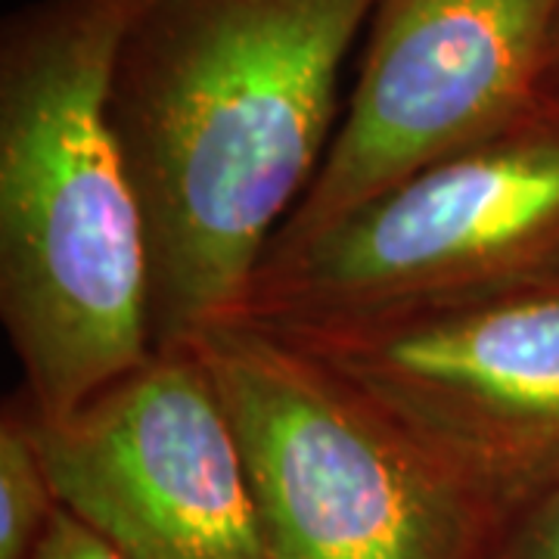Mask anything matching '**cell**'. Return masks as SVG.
<instances>
[{"instance_id": "277c9868", "label": "cell", "mask_w": 559, "mask_h": 559, "mask_svg": "<svg viewBox=\"0 0 559 559\" xmlns=\"http://www.w3.org/2000/svg\"><path fill=\"white\" fill-rule=\"evenodd\" d=\"M559 277V100L271 242L240 318L314 323Z\"/></svg>"}, {"instance_id": "30bf717a", "label": "cell", "mask_w": 559, "mask_h": 559, "mask_svg": "<svg viewBox=\"0 0 559 559\" xmlns=\"http://www.w3.org/2000/svg\"><path fill=\"white\" fill-rule=\"evenodd\" d=\"M28 559H124L109 547L106 540L91 532L81 520H75L69 510H57V516L50 522L47 535L40 538L38 550Z\"/></svg>"}, {"instance_id": "6da1fadb", "label": "cell", "mask_w": 559, "mask_h": 559, "mask_svg": "<svg viewBox=\"0 0 559 559\" xmlns=\"http://www.w3.org/2000/svg\"><path fill=\"white\" fill-rule=\"evenodd\" d=\"M377 0H131L112 121L153 255V348L240 318L336 138Z\"/></svg>"}, {"instance_id": "7a4b0ae2", "label": "cell", "mask_w": 559, "mask_h": 559, "mask_svg": "<svg viewBox=\"0 0 559 559\" xmlns=\"http://www.w3.org/2000/svg\"><path fill=\"white\" fill-rule=\"evenodd\" d=\"M131 0H35L0 35V318L40 419L153 352V255L112 121Z\"/></svg>"}, {"instance_id": "8992f818", "label": "cell", "mask_w": 559, "mask_h": 559, "mask_svg": "<svg viewBox=\"0 0 559 559\" xmlns=\"http://www.w3.org/2000/svg\"><path fill=\"white\" fill-rule=\"evenodd\" d=\"M557 66L559 0H377L333 146L277 240L507 128L547 97Z\"/></svg>"}, {"instance_id": "9c48e42d", "label": "cell", "mask_w": 559, "mask_h": 559, "mask_svg": "<svg viewBox=\"0 0 559 559\" xmlns=\"http://www.w3.org/2000/svg\"><path fill=\"white\" fill-rule=\"evenodd\" d=\"M488 559H559V485L500 522Z\"/></svg>"}, {"instance_id": "ba28073f", "label": "cell", "mask_w": 559, "mask_h": 559, "mask_svg": "<svg viewBox=\"0 0 559 559\" xmlns=\"http://www.w3.org/2000/svg\"><path fill=\"white\" fill-rule=\"evenodd\" d=\"M60 510L35 432V407L22 389L0 414V559H28Z\"/></svg>"}, {"instance_id": "52a82bcc", "label": "cell", "mask_w": 559, "mask_h": 559, "mask_svg": "<svg viewBox=\"0 0 559 559\" xmlns=\"http://www.w3.org/2000/svg\"><path fill=\"white\" fill-rule=\"evenodd\" d=\"M62 510L124 559H267L240 441L190 345L153 348L62 419L35 414Z\"/></svg>"}, {"instance_id": "8fae6325", "label": "cell", "mask_w": 559, "mask_h": 559, "mask_svg": "<svg viewBox=\"0 0 559 559\" xmlns=\"http://www.w3.org/2000/svg\"><path fill=\"white\" fill-rule=\"evenodd\" d=\"M547 97H557L559 100V66L557 72H554V79H550V84H547Z\"/></svg>"}, {"instance_id": "5b68a950", "label": "cell", "mask_w": 559, "mask_h": 559, "mask_svg": "<svg viewBox=\"0 0 559 559\" xmlns=\"http://www.w3.org/2000/svg\"><path fill=\"white\" fill-rule=\"evenodd\" d=\"M264 326L355 389L500 522L559 485V277Z\"/></svg>"}, {"instance_id": "3957f363", "label": "cell", "mask_w": 559, "mask_h": 559, "mask_svg": "<svg viewBox=\"0 0 559 559\" xmlns=\"http://www.w3.org/2000/svg\"><path fill=\"white\" fill-rule=\"evenodd\" d=\"M240 441L267 559H488L500 516L283 333L190 342Z\"/></svg>"}]
</instances>
